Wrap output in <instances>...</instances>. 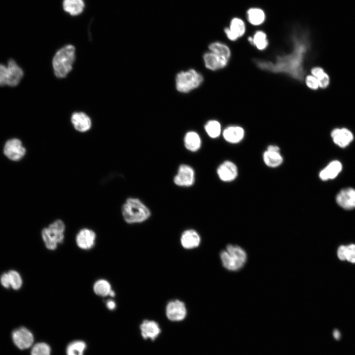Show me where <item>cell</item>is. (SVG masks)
Returning a JSON list of instances; mask_svg holds the SVG:
<instances>
[{
    "mask_svg": "<svg viewBox=\"0 0 355 355\" xmlns=\"http://www.w3.org/2000/svg\"><path fill=\"white\" fill-rule=\"evenodd\" d=\"M338 204L345 209L355 208V190L347 188L341 190L336 196Z\"/></svg>",
    "mask_w": 355,
    "mask_h": 355,
    "instance_id": "16",
    "label": "cell"
},
{
    "mask_svg": "<svg viewBox=\"0 0 355 355\" xmlns=\"http://www.w3.org/2000/svg\"><path fill=\"white\" fill-rule=\"evenodd\" d=\"M249 22L252 25L258 26L264 23L265 20L264 11L259 8H250L247 11Z\"/></svg>",
    "mask_w": 355,
    "mask_h": 355,
    "instance_id": "24",
    "label": "cell"
},
{
    "mask_svg": "<svg viewBox=\"0 0 355 355\" xmlns=\"http://www.w3.org/2000/svg\"><path fill=\"white\" fill-rule=\"evenodd\" d=\"M84 7L83 0H63L64 10L71 16L80 14L83 11Z\"/></svg>",
    "mask_w": 355,
    "mask_h": 355,
    "instance_id": "20",
    "label": "cell"
},
{
    "mask_svg": "<svg viewBox=\"0 0 355 355\" xmlns=\"http://www.w3.org/2000/svg\"><path fill=\"white\" fill-rule=\"evenodd\" d=\"M210 51L223 57L228 60L231 57V50L229 47L224 43L216 41L211 43L209 46Z\"/></svg>",
    "mask_w": 355,
    "mask_h": 355,
    "instance_id": "26",
    "label": "cell"
},
{
    "mask_svg": "<svg viewBox=\"0 0 355 355\" xmlns=\"http://www.w3.org/2000/svg\"><path fill=\"white\" fill-rule=\"evenodd\" d=\"M222 135L224 140L231 143H237L241 142L245 136V130L239 126H230L223 131Z\"/></svg>",
    "mask_w": 355,
    "mask_h": 355,
    "instance_id": "19",
    "label": "cell"
},
{
    "mask_svg": "<svg viewBox=\"0 0 355 355\" xmlns=\"http://www.w3.org/2000/svg\"><path fill=\"white\" fill-rule=\"evenodd\" d=\"M220 258L224 268L228 271H236L245 265L247 254L241 247L229 244L220 252Z\"/></svg>",
    "mask_w": 355,
    "mask_h": 355,
    "instance_id": "3",
    "label": "cell"
},
{
    "mask_svg": "<svg viewBox=\"0 0 355 355\" xmlns=\"http://www.w3.org/2000/svg\"><path fill=\"white\" fill-rule=\"evenodd\" d=\"M14 344L20 350H25L32 346L34 338L32 333L27 328L21 327L12 333Z\"/></svg>",
    "mask_w": 355,
    "mask_h": 355,
    "instance_id": "8",
    "label": "cell"
},
{
    "mask_svg": "<svg viewBox=\"0 0 355 355\" xmlns=\"http://www.w3.org/2000/svg\"><path fill=\"white\" fill-rule=\"evenodd\" d=\"M325 71L323 69L320 67H315L311 70V74L317 79L323 74Z\"/></svg>",
    "mask_w": 355,
    "mask_h": 355,
    "instance_id": "38",
    "label": "cell"
},
{
    "mask_svg": "<svg viewBox=\"0 0 355 355\" xmlns=\"http://www.w3.org/2000/svg\"><path fill=\"white\" fill-rule=\"evenodd\" d=\"M347 246H341L338 249L337 255L341 260H346V252Z\"/></svg>",
    "mask_w": 355,
    "mask_h": 355,
    "instance_id": "39",
    "label": "cell"
},
{
    "mask_svg": "<svg viewBox=\"0 0 355 355\" xmlns=\"http://www.w3.org/2000/svg\"><path fill=\"white\" fill-rule=\"evenodd\" d=\"M224 33H225L227 37L231 41H236L238 38L231 32L228 27H226L224 29Z\"/></svg>",
    "mask_w": 355,
    "mask_h": 355,
    "instance_id": "41",
    "label": "cell"
},
{
    "mask_svg": "<svg viewBox=\"0 0 355 355\" xmlns=\"http://www.w3.org/2000/svg\"><path fill=\"white\" fill-rule=\"evenodd\" d=\"M331 136L334 142L342 147L348 145L354 138L351 131L345 128L334 129Z\"/></svg>",
    "mask_w": 355,
    "mask_h": 355,
    "instance_id": "17",
    "label": "cell"
},
{
    "mask_svg": "<svg viewBox=\"0 0 355 355\" xmlns=\"http://www.w3.org/2000/svg\"><path fill=\"white\" fill-rule=\"evenodd\" d=\"M203 59L206 67L212 71H216L225 67L229 61L226 58L211 51L205 53Z\"/></svg>",
    "mask_w": 355,
    "mask_h": 355,
    "instance_id": "14",
    "label": "cell"
},
{
    "mask_svg": "<svg viewBox=\"0 0 355 355\" xmlns=\"http://www.w3.org/2000/svg\"><path fill=\"white\" fill-rule=\"evenodd\" d=\"M203 81L202 75L194 69L178 72L176 77V87L181 93H188L198 87Z\"/></svg>",
    "mask_w": 355,
    "mask_h": 355,
    "instance_id": "5",
    "label": "cell"
},
{
    "mask_svg": "<svg viewBox=\"0 0 355 355\" xmlns=\"http://www.w3.org/2000/svg\"><path fill=\"white\" fill-rule=\"evenodd\" d=\"M263 158L265 164L268 167L275 168L280 166L283 159L280 152L266 150L263 154Z\"/></svg>",
    "mask_w": 355,
    "mask_h": 355,
    "instance_id": "25",
    "label": "cell"
},
{
    "mask_svg": "<svg viewBox=\"0 0 355 355\" xmlns=\"http://www.w3.org/2000/svg\"><path fill=\"white\" fill-rule=\"evenodd\" d=\"M97 235L95 232L89 228L80 229L75 236V241L77 247L83 250L93 248L96 244Z\"/></svg>",
    "mask_w": 355,
    "mask_h": 355,
    "instance_id": "6",
    "label": "cell"
},
{
    "mask_svg": "<svg viewBox=\"0 0 355 355\" xmlns=\"http://www.w3.org/2000/svg\"><path fill=\"white\" fill-rule=\"evenodd\" d=\"M217 174L222 181L229 182L234 180L238 176V168L232 162L225 161L217 169Z\"/></svg>",
    "mask_w": 355,
    "mask_h": 355,
    "instance_id": "11",
    "label": "cell"
},
{
    "mask_svg": "<svg viewBox=\"0 0 355 355\" xmlns=\"http://www.w3.org/2000/svg\"><path fill=\"white\" fill-rule=\"evenodd\" d=\"M71 122L75 130L81 133L87 132L92 126L90 118L83 112H74L71 116Z\"/></svg>",
    "mask_w": 355,
    "mask_h": 355,
    "instance_id": "15",
    "label": "cell"
},
{
    "mask_svg": "<svg viewBox=\"0 0 355 355\" xmlns=\"http://www.w3.org/2000/svg\"><path fill=\"white\" fill-rule=\"evenodd\" d=\"M65 230L66 225L61 219L55 220L43 228L41 236L45 248L51 251L55 250L64 240Z\"/></svg>",
    "mask_w": 355,
    "mask_h": 355,
    "instance_id": "4",
    "label": "cell"
},
{
    "mask_svg": "<svg viewBox=\"0 0 355 355\" xmlns=\"http://www.w3.org/2000/svg\"><path fill=\"white\" fill-rule=\"evenodd\" d=\"M333 337H334V338L336 340H339L340 338V336H341L340 333L337 329H335L334 330V331L333 332Z\"/></svg>",
    "mask_w": 355,
    "mask_h": 355,
    "instance_id": "43",
    "label": "cell"
},
{
    "mask_svg": "<svg viewBox=\"0 0 355 355\" xmlns=\"http://www.w3.org/2000/svg\"><path fill=\"white\" fill-rule=\"evenodd\" d=\"M305 82L307 87L311 90H316L319 88L317 79L312 74L306 76Z\"/></svg>",
    "mask_w": 355,
    "mask_h": 355,
    "instance_id": "33",
    "label": "cell"
},
{
    "mask_svg": "<svg viewBox=\"0 0 355 355\" xmlns=\"http://www.w3.org/2000/svg\"><path fill=\"white\" fill-rule=\"evenodd\" d=\"M8 71L7 66L0 63V86L6 85Z\"/></svg>",
    "mask_w": 355,
    "mask_h": 355,
    "instance_id": "35",
    "label": "cell"
},
{
    "mask_svg": "<svg viewBox=\"0 0 355 355\" xmlns=\"http://www.w3.org/2000/svg\"><path fill=\"white\" fill-rule=\"evenodd\" d=\"M228 28L238 38L243 36L246 32L245 22L242 19L238 17L233 18L231 20Z\"/></svg>",
    "mask_w": 355,
    "mask_h": 355,
    "instance_id": "27",
    "label": "cell"
},
{
    "mask_svg": "<svg viewBox=\"0 0 355 355\" xmlns=\"http://www.w3.org/2000/svg\"><path fill=\"white\" fill-rule=\"evenodd\" d=\"M75 59V49L71 44L59 49L52 59V66L55 76L59 78L66 77L72 69Z\"/></svg>",
    "mask_w": 355,
    "mask_h": 355,
    "instance_id": "2",
    "label": "cell"
},
{
    "mask_svg": "<svg viewBox=\"0 0 355 355\" xmlns=\"http://www.w3.org/2000/svg\"><path fill=\"white\" fill-rule=\"evenodd\" d=\"M92 288L96 295L102 297L110 296L111 292L113 291L109 282L104 279L96 281L93 284Z\"/></svg>",
    "mask_w": 355,
    "mask_h": 355,
    "instance_id": "22",
    "label": "cell"
},
{
    "mask_svg": "<svg viewBox=\"0 0 355 355\" xmlns=\"http://www.w3.org/2000/svg\"><path fill=\"white\" fill-rule=\"evenodd\" d=\"M124 220L128 224L140 223L150 216L149 209L139 199L130 197L126 199L121 208Z\"/></svg>",
    "mask_w": 355,
    "mask_h": 355,
    "instance_id": "1",
    "label": "cell"
},
{
    "mask_svg": "<svg viewBox=\"0 0 355 355\" xmlns=\"http://www.w3.org/2000/svg\"><path fill=\"white\" fill-rule=\"evenodd\" d=\"M184 144L187 150L192 152L197 151L201 146V138L196 132L189 131L184 136Z\"/></svg>",
    "mask_w": 355,
    "mask_h": 355,
    "instance_id": "23",
    "label": "cell"
},
{
    "mask_svg": "<svg viewBox=\"0 0 355 355\" xmlns=\"http://www.w3.org/2000/svg\"><path fill=\"white\" fill-rule=\"evenodd\" d=\"M280 148L276 145H271L268 146L267 150L272 152H280Z\"/></svg>",
    "mask_w": 355,
    "mask_h": 355,
    "instance_id": "42",
    "label": "cell"
},
{
    "mask_svg": "<svg viewBox=\"0 0 355 355\" xmlns=\"http://www.w3.org/2000/svg\"><path fill=\"white\" fill-rule=\"evenodd\" d=\"M106 306L107 309H108L109 310L113 311L116 307V303L114 300L112 299H109L106 301Z\"/></svg>",
    "mask_w": 355,
    "mask_h": 355,
    "instance_id": "40",
    "label": "cell"
},
{
    "mask_svg": "<svg viewBox=\"0 0 355 355\" xmlns=\"http://www.w3.org/2000/svg\"><path fill=\"white\" fill-rule=\"evenodd\" d=\"M319 88L324 89L328 87L330 83V78L328 74L325 72L321 76L317 78Z\"/></svg>",
    "mask_w": 355,
    "mask_h": 355,
    "instance_id": "36",
    "label": "cell"
},
{
    "mask_svg": "<svg viewBox=\"0 0 355 355\" xmlns=\"http://www.w3.org/2000/svg\"><path fill=\"white\" fill-rule=\"evenodd\" d=\"M205 129L208 136L212 138L218 137L221 132V124L215 120L208 121L205 125Z\"/></svg>",
    "mask_w": 355,
    "mask_h": 355,
    "instance_id": "30",
    "label": "cell"
},
{
    "mask_svg": "<svg viewBox=\"0 0 355 355\" xmlns=\"http://www.w3.org/2000/svg\"><path fill=\"white\" fill-rule=\"evenodd\" d=\"M201 241V239L199 234L192 229H187L183 231L180 239L181 246L186 249L197 248L200 245Z\"/></svg>",
    "mask_w": 355,
    "mask_h": 355,
    "instance_id": "13",
    "label": "cell"
},
{
    "mask_svg": "<svg viewBox=\"0 0 355 355\" xmlns=\"http://www.w3.org/2000/svg\"><path fill=\"white\" fill-rule=\"evenodd\" d=\"M7 67L8 75L6 85L15 87L19 84L24 76L23 71L12 59L8 60Z\"/></svg>",
    "mask_w": 355,
    "mask_h": 355,
    "instance_id": "12",
    "label": "cell"
},
{
    "mask_svg": "<svg viewBox=\"0 0 355 355\" xmlns=\"http://www.w3.org/2000/svg\"><path fill=\"white\" fill-rule=\"evenodd\" d=\"M166 314L167 318L173 321H179L183 320L187 314L185 303L178 299L170 301L166 307Z\"/></svg>",
    "mask_w": 355,
    "mask_h": 355,
    "instance_id": "7",
    "label": "cell"
},
{
    "mask_svg": "<svg viewBox=\"0 0 355 355\" xmlns=\"http://www.w3.org/2000/svg\"><path fill=\"white\" fill-rule=\"evenodd\" d=\"M3 151L5 156L10 160L19 161L25 155L26 149L19 139H12L6 142Z\"/></svg>",
    "mask_w": 355,
    "mask_h": 355,
    "instance_id": "10",
    "label": "cell"
},
{
    "mask_svg": "<svg viewBox=\"0 0 355 355\" xmlns=\"http://www.w3.org/2000/svg\"><path fill=\"white\" fill-rule=\"evenodd\" d=\"M346 260L351 263H355V245L347 246Z\"/></svg>",
    "mask_w": 355,
    "mask_h": 355,
    "instance_id": "34",
    "label": "cell"
},
{
    "mask_svg": "<svg viewBox=\"0 0 355 355\" xmlns=\"http://www.w3.org/2000/svg\"><path fill=\"white\" fill-rule=\"evenodd\" d=\"M11 287L15 289H20L22 285V279L20 274L16 271L11 270L8 272Z\"/></svg>",
    "mask_w": 355,
    "mask_h": 355,
    "instance_id": "32",
    "label": "cell"
},
{
    "mask_svg": "<svg viewBox=\"0 0 355 355\" xmlns=\"http://www.w3.org/2000/svg\"><path fill=\"white\" fill-rule=\"evenodd\" d=\"M86 348V343L82 341H72L67 347V355H83Z\"/></svg>",
    "mask_w": 355,
    "mask_h": 355,
    "instance_id": "29",
    "label": "cell"
},
{
    "mask_svg": "<svg viewBox=\"0 0 355 355\" xmlns=\"http://www.w3.org/2000/svg\"><path fill=\"white\" fill-rule=\"evenodd\" d=\"M141 334L147 339L155 340L161 332V329L157 322L151 320H144L140 325Z\"/></svg>",
    "mask_w": 355,
    "mask_h": 355,
    "instance_id": "18",
    "label": "cell"
},
{
    "mask_svg": "<svg viewBox=\"0 0 355 355\" xmlns=\"http://www.w3.org/2000/svg\"><path fill=\"white\" fill-rule=\"evenodd\" d=\"M341 170V163L338 161H333L320 171V178L322 180L334 178L338 175Z\"/></svg>",
    "mask_w": 355,
    "mask_h": 355,
    "instance_id": "21",
    "label": "cell"
},
{
    "mask_svg": "<svg viewBox=\"0 0 355 355\" xmlns=\"http://www.w3.org/2000/svg\"><path fill=\"white\" fill-rule=\"evenodd\" d=\"M0 283L2 285L8 288L11 286L9 277L8 273H3L0 277Z\"/></svg>",
    "mask_w": 355,
    "mask_h": 355,
    "instance_id": "37",
    "label": "cell"
},
{
    "mask_svg": "<svg viewBox=\"0 0 355 355\" xmlns=\"http://www.w3.org/2000/svg\"><path fill=\"white\" fill-rule=\"evenodd\" d=\"M252 44L259 51L266 49L269 44L266 33L262 31H256L252 37Z\"/></svg>",
    "mask_w": 355,
    "mask_h": 355,
    "instance_id": "28",
    "label": "cell"
},
{
    "mask_svg": "<svg viewBox=\"0 0 355 355\" xmlns=\"http://www.w3.org/2000/svg\"><path fill=\"white\" fill-rule=\"evenodd\" d=\"M195 181V172L193 169L186 164L180 165L177 174L174 177L175 184L181 187H189Z\"/></svg>",
    "mask_w": 355,
    "mask_h": 355,
    "instance_id": "9",
    "label": "cell"
},
{
    "mask_svg": "<svg viewBox=\"0 0 355 355\" xmlns=\"http://www.w3.org/2000/svg\"><path fill=\"white\" fill-rule=\"evenodd\" d=\"M50 346L45 343H37L32 348L31 355H50Z\"/></svg>",
    "mask_w": 355,
    "mask_h": 355,
    "instance_id": "31",
    "label": "cell"
}]
</instances>
